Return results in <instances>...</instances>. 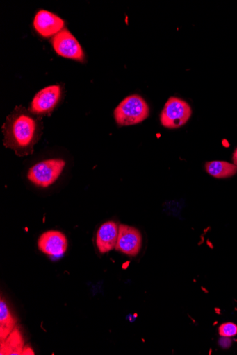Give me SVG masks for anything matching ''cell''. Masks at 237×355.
<instances>
[{
	"instance_id": "obj_1",
	"label": "cell",
	"mask_w": 237,
	"mask_h": 355,
	"mask_svg": "<svg viewBox=\"0 0 237 355\" xmlns=\"http://www.w3.org/2000/svg\"><path fill=\"white\" fill-rule=\"evenodd\" d=\"M38 121L24 108L15 109L3 126L5 146L19 156L31 154L40 137L41 127Z\"/></svg>"
},
{
	"instance_id": "obj_2",
	"label": "cell",
	"mask_w": 237,
	"mask_h": 355,
	"mask_svg": "<svg viewBox=\"0 0 237 355\" xmlns=\"http://www.w3.org/2000/svg\"><path fill=\"white\" fill-rule=\"evenodd\" d=\"M114 115L120 126L136 125L148 118L149 107L141 96L133 94L118 105Z\"/></svg>"
},
{
	"instance_id": "obj_3",
	"label": "cell",
	"mask_w": 237,
	"mask_h": 355,
	"mask_svg": "<svg viewBox=\"0 0 237 355\" xmlns=\"http://www.w3.org/2000/svg\"><path fill=\"white\" fill-rule=\"evenodd\" d=\"M65 166L62 159H50L32 166L28 172V180L38 187H48L60 176Z\"/></svg>"
},
{
	"instance_id": "obj_4",
	"label": "cell",
	"mask_w": 237,
	"mask_h": 355,
	"mask_svg": "<svg viewBox=\"0 0 237 355\" xmlns=\"http://www.w3.org/2000/svg\"><path fill=\"white\" fill-rule=\"evenodd\" d=\"M191 114L188 103L177 98H170L161 112L160 120L162 125L167 128H179L188 121Z\"/></svg>"
},
{
	"instance_id": "obj_5",
	"label": "cell",
	"mask_w": 237,
	"mask_h": 355,
	"mask_svg": "<svg viewBox=\"0 0 237 355\" xmlns=\"http://www.w3.org/2000/svg\"><path fill=\"white\" fill-rule=\"evenodd\" d=\"M51 43L56 53L62 57L83 62L85 58L83 49L71 32L63 28L55 35Z\"/></svg>"
},
{
	"instance_id": "obj_6",
	"label": "cell",
	"mask_w": 237,
	"mask_h": 355,
	"mask_svg": "<svg viewBox=\"0 0 237 355\" xmlns=\"http://www.w3.org/2000/svg\"><path fill=\"white\" fill-rule=\"evenodd\" d=\"M61 89L58 85L47 87L35 96L31 107V113L36 115H43L50 113L60 101Z\"/></svg>"
},
{
	"instance_id": "obj_7",
	"label": "cell",
	"mask_w": 237,
	"mask_h": 355,
	"mask_svg": "<svg viewBox=\"0 0 237 355\" xmlns=\"http://www.w3.org/2000/svg\"><path fill=\"white\" fill-rule=\"evenodd\" d=\"M142 244L140 232L129 225H119V236L115 250L130 256L139 254Z\"/></svg>"
},
{
	"instance_id": "obj_8",
	"label": "cell",
	"mask_w": 237,
	"mask_h": 355,
	"mask_svg": "<svg viewBox=\"0 0 237 355\" xmlns=\"http://www.w3.org/2000/svg\"><path fill=\"white\" fill-rule=\"evenodd\" d=\"M38 248L49 256L60 257L67 250V240L65 235L60 232L48 231L38 239Z\"/></svg>"
},
{
	"instance_id": "obj_9",
	"label": "cell",
	"mask_w": 237,
	"mask_h": 355,
	"mask_svg": "<svg viewBox=\"0 0 237 355\" xmlns=\"http://www.w3.org/2000/svg\"><path fill=\"white\" fill-rule=\"evenodd\" d=\"M64 25V21L61 18L46 10H40L33 20V26L45 38L56 35L63 29Z\"/></svg>"
},
{
	"instance_id": "obj_10",
	"label": "cell",
	"mask_w": 237,
	"mask_h": 355,
	"mask_svg": "<svg viewBox=\"0 0 237 355\" xmlns=\"http://www.w3.org/2000/svg\"><path fill=\"white\" fill-rule=\"evenodd\" d=\"M119 236V225L114 221H108L101 225L96 236L97 247L101 254L115 249Z\"/></svg>"
},
{
	"instance_id": "obj_11",
	"label": "cell",
	"mask_w": 237,
	"mask_h": 355,
	"mask_svg": "<svg viewBox=\"0 0 237 355\" xmlns=\"http://www.w3.org/2000/svg\"><path fill=\"white\" fill-rule=\"evenodd\" d=\"M16 325L14 318L6 302H0V340L3 342L13 333Z\"/></svg>"
},
{
	"instance_id": "obj_12",
	"label": "cell",
	"mask_w": 237,
	"mask_h": 355,
	"mask_svg": "<svg viewBox=\"0 0 237 355\" xmlns=\"http://www.w3.org/2000/svg\"><path fill=\"white\" fill-rule=\"evenodd\" d=\"M205 167L209 175L218 179L230 178L237 173V166L225 161H211Z\"/></svg>"
},
{
	"instance_id": "obj_13",
	"label": "cell",
	"mask_w": 237,
	"mask_h": 355,
	"mask_svg": "<svg viewBox=\"0 0 237 355\" xmlns=\"http://www.w3.org/2000/svg\"><path fill=\"white\" fill-rule=\"evenodd\" d=\"M24 342L18 330H15L8 338L1 342V354H22Z\"/></svg>"
},
{
	"instance_id": "obj_14",
	"label": "cell",
	"mask_w": 237,
	"mask_h": 355,
	"mask_svg": "<svg viewBox=\"0 0 237 355\" xmlns=\"http://www.w3.org/2000/svg\"><path fill=\"white\" fill-rule=\"evenodd\" d=\"M219 334L222 337H234L237 335V326L233 322H226L220 327Z\"/></svg>"
},
{
	"instance_id": "obj_15",
	"label": "cell",
	"mask_w": 237,
	"mask_h": 355,
	"mask_svg": "<svg viewBox=\"0 0 237 355\" xmlns=\"http://www.w3.org/2000/svg\"><path fill=\"white\" fill-rule=\"evenodd\" d=\"M220 345L223 348H229L231 345L232 341L228 337H222L219 341Z\"/></svg>"
},
{
	"instance_id": "obj_16",
	"label": "cell",
	"mask_w": 237,
	"mask_h": 355,
	"mask_svg": "<svg viewBox=\"0 0 237 355\" xmlns=\"http://www.w3.org/2000/svg\"><path fill=\"white\" fill-rule=\"evenodd\" d=\"M233 164L237 166V148L235 149L232 156Z\"/></svg>"
}]
</instances>
